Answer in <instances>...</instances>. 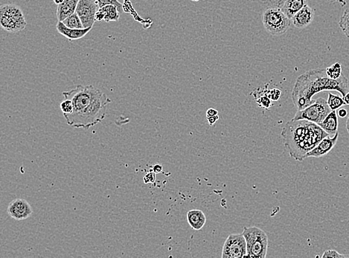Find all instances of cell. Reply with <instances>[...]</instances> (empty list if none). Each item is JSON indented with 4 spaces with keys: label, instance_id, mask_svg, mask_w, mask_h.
Returning a JSON list of instances; mask_svg holds the SVG:
<instances>
[{
    "label": "cell",
    "instance_id": "cell-4",
    "mask_svg": "<svg viewBox=\"0 0 349 258\" xmlns=\"http://www.w3.org/2000/svg\"><path fill=\"white\" fill-rule=\"evenodd\" d=\"M242 234L246 239V257H267L269 239L266 233L263 230L256 226L249 227L245 228Z\"/></svg>",
    "mask_w": 349,
    "mask_h": 258
},
{
    "label": "cell",
    "instance_id": "cell-36",
    "mask_svg": "<svg viewBox=\"0 0 349 258\" xmlns=\"http://www.w3.org/2000/svg\"><path fill=\"white\" fill-rule=\"evenodd\" d=\"M191 1H193V2H199V1H200V0H191Z\"/></svg>",
    "mask_w": 349,
    "mask_h": 258
},
{
    "label": "cell",
    "instance_id": "cell-1",
    "mask_svg": "<svg viewBox=\"0 0 349 258\" xmlns=\"http://www.w3.org/2000/svg\"><path fill=\"white\" fill-rule=\"evenodd\" d=\"M65 99L72 100L73 112L63 115L66 123L75 128L89 129L106 116L109 97L92 85H78L72 90L63 92Z\"/></svg>",
    "mask_w": 349,
    "mask_h": 258
},
{
    "label": "cell",
    "instance_id": "cell-32",
    "mask_svg": "<svg viewBox=\"0 0 349 258\" xmlns=\"http://www.w3.org/2000/svg\"><path fill=\"white\" fill-rule=\"evenodd\" d=\"M153 171H154L155 174H160L163 171V166L160 165H155L153 166Z\"/></svg>",
    "mask_w": 349,
    "mask_h": 258
},
{
    "label": "cell",
    "instance_id": "cell-28",
    "mask_svg": "<svg viewBox=\"0 0 349 258\" xmlns=\"http://www.w3.org/2000/svg\"><path fill=\"white\" fill-rule=\"evenodd\" d=\"M155 174L154 171H153V172L148 173V174L145 176L144 178H143V182H144V183H154L156 180Z\"/></svg>",
    "mask_w": 349,
    "mask_h": 258
},
{
    "label": "cell",
    "instance_id": "cell-2",
    "mask_svg": "<svg viewBox=\"0 0 349 258\" xmlns=\"http://www.w3.org/2000/svg\"><path fill=\"white\" fill-rule=\"evenodd\" d=\"M336 91L342 97L349 92L348 79L344 75L337 80L331 79L326 75V69H311L296 79L292 91V100L298 110L311 104L316 94L325 91Z\"/></svg>",
    "mask_w": 349,
    "mask_h": 258
},
{
    "label": "cell",
    "instance_id": "cell-31",
    "mask_svg": "<svg viewBox=\"0 0 349 258\" xmlns=\"http://www.w3.org/2000/svg\"><path fill=\"white\" fill-rule=\"evenodd\" d=\"M218 115V111L213 108H210L206 111V117L213 116V115Z\"/></svg>",
    "mask_w": 349,
    "mask_h": 258
},
{
    "label": "cell",
    "instance_id": "cell-17",
    "mask_svg": "<svg viewBox=\"0 0 349 258\" xmlns=\"http://www.w3.org/2000/svg\"><path fill=\"white\" fill-rule=\"evenodd\" d=\"M319 125L325 132L328 133L329 135L330 134L334 135L336 132H338V125H339L336 110H331V112L327 115L326 118Z\"/></svg>",
    "mask_w": 349,
    "mask_h": 258
},
{
    "label": "cell",
    "instance_id": "cell-9",
    "mask_svg": "<svg viewBox=\"0 0 349 258\" xmlns=\"http://www.w3.org/2000/svg\"><path fill=\"white\" fill-rule=\"evenodd\" d=\"M98 9L99 7L94 0H79L75 13L82 22L84 29L93 26Z\"/></svg>",
    "mask_w": 349,
    "mask_h": 258
},
{
    "label": "cell",
    "instance_id": "cell-26",
    "mask_svg": "<svg viewBox=\"0 0 349 258\" xmlns=\"http://www.w3.org/2000/svg\"><path fill=\"white\" fill-rule=\"evenodd\" d=\"M265 95L270 98L272 101H276L280 98L281 95H282V92L279 89H270L268 92H266Z\"/></svg>",
    "mask_w": 349,
    "mask_h": 258
},
{
    "label": "cell",
    "instance_id": "cell-29",
    "mask_svg": "<svg viewBox=\"0 0 349 258\" xmlns=\"http://www.w3.org/2000/svg\"><path fill=\"white\" fill-rule=\"evenodd\" d=\"M206 118L208 124H209L210 126H213V125H214V123H215L216 122L219 120V115H213V116L206 117Z\"/></svg>",
    "mask_w": 349,
    "mask_h": 258
},
{
    "label": "cell",
    "instance_id": "cell-12",
    "mask_svg": "<svg viewBox=\"0 0 349 258\" xmlns=\"http://www.w3.org/2000/svg\"><path fill=\"white\" fill-rule=\"evenodd\" d=\"M314 15L313 9L307 5L293 17L291 19L292 24L296 29H305L313 22Z\"/></svg>",
    "mask_w": 349,
    "mask_h": 258
},
{
    "label": "cell",
    "instance_id": "cell-23",
    "mask_svg": "<svg viewBox=\"0 0 349 258\" xmlns=\"http://www.w3.org/2000/svg\"><path fill=\"white\" fill-rule=\"evenodd\" d=\"M95 1L98 5L99 9L106 6V5H114V6H117L119 10H120V14L123 12V5L118 0H95Z\"/></svg>",
    "mask_w": 349,
    "mask_h": 258
},
{
    "label": "cell",
    "instance_id": "cell-20",
    "mask_svg": "<svg viewBox=\"0 0 349 258\" xmlns=\"http://www.w3.org/2000/svg\"><path fill=\"white\" fill-rule=\"evenodd\" d=\"M327 103L330 109L331 110H336V109H339V108L342 107V106L345 105V102H344L343 98L339 97V95H334L333 93H328V99H327Z\"/></svg>",
    "mask_w": 349,
    "mask_h": 258
},
{
    "label": "cell",
    "instance_id": "cell-3",
    "mask_svg": "<svg viewBox=\"0 0 349 258\" xmlns=\"http://www.w3.org/2000/svg\"><path fill=\"white\" fill-rule=\"evenodd\" d=\"M328 136L319 124L307 120H289L282 131L289 154L299 162L306 159L307 154Z\"/></svg>",
    "mask_w": 349,
    "mask_h": 258
},
{
    "label": "cell",
    "instance_id": "cell-25",
    "mask_svg": "<svg viewBox=\"0 0 349 258\" xmlns=\"http://www.w3.org/2000/svg\"><path fill=\"white\" fill-rule=\"evenodd\" d=\"M322 258L325 257H334V258H345L349 257V255H345V254H339L338 251H335V250H327V251H324L323 254L322 255Z\"/></svg>",
    "mask_w": 349,
    "mask_h": 258
},
{
    "label": "cell",
    "instance_id": "cell-6",
    "mask_svg": "<svg viewBox=\"0 0 349 258\" xmlns=\"http://www.w3.org/2000/svg\"><path fill=\"white\" fill-rule=\"evenodd\" d=\"M0 25L6 32L16 33L24 30L27 23L21 7L5 4L0 7Z\"/></svg>",
    "mask_w": 349,
    "mask_h": 258
},
{
    "label": "cell",
    "instance_id": "cell-7",
    "mask_svg": "<svg viewBox=\"0 0 349 258\" xmlns=\"http://www.w3.org/2000/svg\"><path fill=\"white\" fill-rule=\"evenodd\" d=\"M331 112L327 100L319 98L302 110H298L293 120H307L319 124Z\"/></svg>",
    "mask_w": 349,
    "mask_h": 258
},
{
    "label": "cell",
    "instance_id": "cell-35",
    "mask_svg": "<svg viewBox=\"0 0 349 258\" xmlns=\"http://www.w3.org/2000/svg\"><path fill=\"white\" fill-rule=\"evenodd\" d=\"M53 1L54 3H55V4L58 5H58L61 4L62 3H63L64 0H53Z\"/></svg>",
    "mask_w": 349,
    "mask_h": 258
},
{
    "label": "cell",
    "instance_id": "cell-15",
    "mask_svg": "<svg viewBox=\"0 0 349 258\" xmlns=\"http://www.w3.org/2000/svg\"><path fill=\"white\" fill-rule=\"evenodd\" d=\"M186 217L191 228L196 231L201 230L206 222V217L201 210H190L187 213Z\"/></svg>",
    "mask_w": 349,
    "mask_h": 258
},
{
    "label": "cell",
    "instance_id": "cell-33",
    "mask_svg": "<svg viewBox=\"0 0 349 258\" xmlns=\"http://www.w3.org/2000/svg\"><path fill=\"white\" fill-rule=\"evenodd\" d=\"M343 98L344 102H345V105H349V92L345 94V96L342 97Z\"/></svg>",
    "mask_w": 349,
    "mask_h": 258
},
{
    "label": "cell",
    "instance_id": "cell-8",
    "mask_svg": "<svg viewBox=\"0 0 349 258\" xmlns=\"http://www.w3.org/2000/svg\"><path fill=\"white\" fill-rule=\"evenodd\" d=\"M247 242L243 234H231L223 244L222 258L246 257Z\"/></svg>",
    "mask_w": 349,
    "mask_h": 258
},
{
    "label": "cell",
    "instance_id": "cell-16",
    "mask_svg": "<svg viewBox=\"0 0 349 258\" xmlns=\"http://www.w3.org/2000/svg\"><path fill=\"white\" fill-rule=\"evenodd\" d=\"M79 0H64L57 8V18L58 21H63L68 17L76 12L77 6Z\"/></svg>",
    "mask_w": 349,
    "mask_h": 258
},
{
    "label": "cell",
    "instance_id": "cell-30",
    "mask_svg": "<svg viewBox=\"0 0 349 258\" xmlns=\"http://www.w3.org/2000/svg\"><path fill=\"white\" fill-rule=\"evenodd\" d=\"M337 114L338 116L340 117V118H345V117L348 115V112H347L346 109H344V108H339Z\"/></svg>",
    "mask_w": 349,
    "mask_h": 258
},
{
    "label": "cell",
    "instance_id": "cell-5",
    "mask_svg": "<svg viewBox=\"0 0 349 258\" xmlns=\"http://www.w3.org/2000/svg\"><path fill=\"white\" fill-rule=\"evenodd\" d=\"M262 23L267 32L273 36H281L286 33L291 26V19L280 8L270 7L262 15Z\"/></svg>",
    "mask_w": 349,
    "mask_h": 258
},
{
    "label": "cell",
    "instance_id": "cell-22",
    "mask_svg": "<svg viewBox=\"0 0 349 258\" xmlns=\"http://www.w3.org/2000/svg\"><path fill=\"white\" fill-rule=\"evenodd\" d=\"M339 26L342 33L349 38V9H347L341 16L339 21Z\"/></svg>",
    "mask_w": 349,
    "mask_h": 258
},
{
    "label": "cell",
    "instance_id": "cell-34",
    "mask_svg": "<svg viewBox=\"0 0 349 258\" xmlns=\"http://www.w3.org/2000/svg\"><path fill=\"white\" fill-rule=\"evenodd\" d=\"M345 127H346L347 132L349 134V115L348 118H347L346 123H345Z\"/></svg>",
    "mask_w": 349,
    "mask_h": 258
},
{
    "label": "cell",
    "instance_id": "cell-11",
    "mask_svg": "<svg viewBox=\"0 0 349 258\" xmlns=\"http://www.w3.org/2000/svg\"><path fill=\"white\" fill-rule=\"evenodd\" d=\"M339 138V132H336L333 137L330 136L325 137L306 155V158L308 157H314V158H320L327 155L331 150L334 148Z\"/></svg>",
    "mask_w": 349,
    "mask_h": 258
},
{
    "label": "cell",
    "instance_id": "cell-24",
    "mask_svg": "<svg viewBox=\"0 0 349 258\" xmlns=\"http://www.w3.org/2000/svg\"><path fill=\"white\" fill-rule=\"evenodd\" d=\"M60 107L63 115L66 114H71L73 112V104H72V100L69 99H65L61 102Z\"/></svg>",
    "mask_w": 349,
    "mask_h": 258
},
{
    "label": "cell",
    "instance_id": "cell-10",
    "mask_svg": "<svg viewBox=\"0 0 349 258\" xmlns=\"http://www.w3.org/2000/svg\"><path fill=\"white\" fill-rule=\"evenodd\" d=\"M8 214L16 220H24L33 214V209L30 204L24 199H16L9 203L7 208Z\"/></svg>",
    "mask_w": 349,
    "mask_h": 258
},
{
    "label": "cell",
    "instance_id": "cell-14",
    "mask_svg": "<svg viewBox=\"0 0 349 258\" xmlns=\"http://www.w3.org/2000/svg\"><path fill=\"white\" fill-rule=\"evenodd\" d=\"M308 5V0H282L280 9L290 19Z\"/></svg>",
    "mask_w": 349,
    "mask_h": 258
},
{
    "label": "cell",
    "instance_id": "cell-18",
    "mask_svg": "<svg viewBox=\"0 0 349 258\" xmlns=\"http://www.w3.org/2000/svg\"><path fill=\"white\" fill-rule=\"evenodd\" d=\"M99 11L104 15L103 21L109 23L110 21H118L120 18V12L117 6L114 5H106L99 9Z\"/></svg>",
    "mask_w": 349,
    "mask_h": 258
},
{
    "label": "cell",
    "instance_id": "cell-27",
    "mask_svg": "<svg viewBox=\"0 0 349 258\" xmlns=\"http://www.w3.org/2000/svg\"><path fill=\"white\" fill-rule=\"evenodd\" d=\"M272 100L267 96L266 95H264V96L259 97L257 100V103L259 106H262V107L265 108V109H269L271 106Z\"/></svg>",
    "mask_w": 349,
    "mask_h": 258
},
{
    "label": "cell",
    "instance_id": "cell-13",
    "mask_svg": "<svg viewBox=\"0 0 349 258\" xmlns=\"http://www.w3.org/2000/svg\"><path fill=\"white\" fill-rule=\"evenodd\" d=\"M92 27L86 28V29H72L66 27L63 22L58 21V24L56 26L57 30L58 33L64 36L69 40H79L83 37L86 36Z\"/></svg>",
    "mask_w": 349,
    "mask_h": 258
},
{
    "label": "cell",
    "instance_id": "cell-19",
    "mask_svg": "<svg viewBox=\"0 0 349 258\" xmlns=\"http://www.w3.org/2000/svg\"><path fill=\"white\" fill-rule=\"evenodd\" d=\"M62 22H63V24H64L66 27L69 28V29H84V28H83L82 22H81V19H80L79 17H78V15H77L76 13L70 15V16L68 17L67 18H66V19Z\"/></svg>",
    "mask_w": 349,
    "mask_h": 258
},
{
    "label": "cell",
    "instance_id": "cell-21",
    "mask_svg": "<svg viewBox=\"0 0 349 258\" xmlns=\"http://www.w3.org/2000/svg\"><path fill=\"white\" fill-rule=\"evenodd\" d=\"M326 75L328 78L333 80H337L340 78L342 74V66L340 63H336L326 69Z\"/></svg>",
    "mask_w": 349,
    "mask_h": 258
}]
</instances>
